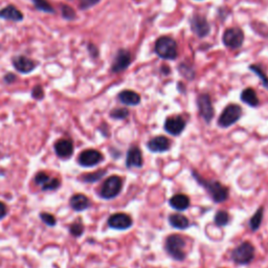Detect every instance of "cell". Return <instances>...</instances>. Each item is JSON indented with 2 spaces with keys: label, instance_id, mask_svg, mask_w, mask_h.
Instances as JSON below:
<instances>
[{
  "label": "cell",
  "instance_id": "6da1fadb",
  "mask_svg": "<svg viewBox=\"0 0 268 268\" xmlns=\"http://www.w3.org/2000/svg\"><path fill=\"white\" fill-rule=\"evenodd\" d=\"M193 176H194V178L201 187H203L205 190H207L209 195L215 202L220 203L229 198V195H230L229 189L225 186H223L222 184H220L219 181L208 180L206 178H203L201 175H199L196 172V171H193Z\"/></svg>",
  "mask_w": 268,
  "mask_h": 268
},
{
  "label": "cell",
  "instance_id": "7a4b0ae2",
  "mask_svg": "<svg viewBox=\"0 0 268 268\" xmlns=\"http://www.w3.org/2000/svg\"><path fill=\"white\" fill-rule=\"evenodd\" d=\"M187 241L180 235H171L166 240V251L171 258L176 261H184L186 259Z\"/></svg>",
  "mask_w": 268,
  "mask_h": 268
},
{
  "label": "cell",
  "instance_id": "3957f363",
  "mask_svg": "<svg viewBox=\"0 0 268 268\" xmlns=\"http://www.w3.org/2000/svg\"><path fill=\"white\" fill-rule=\"evenodd\" d=\"M156 55L165 60H175L178 56L177 44L174 39L168 36L160 37L155 42Z\"/></svg>",
  "mask_w": 268,
  "mask_h": 268
},
{
  "label": "cell",
  "instance_id": "277c9868",
  "mask_svg": "<svg viewBox=\"0 0 268 268\" xmlns=\"http://www.w3.org/2000/svg\"><path fill=\"white\" fill-rule=\"evenodd\" d=\"M231 258L236 264L239 265L250 264L255 259L254 245L249 241L241 243L235 250H233Z\"/></svg>",
  "mask_w": 268,
  "mask_h": 268
},
{
  "label": "cell",
  "instance_id": "5b68a950",
  "mask_svg": "<svg viewBox=\"0 0 268 268\" xmlns=\"http://www.w3.org/2000/svg\"><path fill=\"white\" fill-rule=\"evenodd\" d=\"M242 115V108L237 104H230L225 107L219 116L218 125L222 128H229L237 123Z\"/></svg>",
  "mask_w": 268,
  "mask_h": 268
},
{
  "label": "cell",
  "instance_id": "8992f818",
  "mask_svg": "<svg viewBox=\"0 0 268 268\" xmlns=\"http://www.w3.org/2000/svg\"><path fill=\"white\" fill-rule=\"evenodd\" d=\"M123 188V180L120 176H110L107 178L101 188L100 196L104 199H112L120 194Z\"/></svg>",
  "mask_w": 268,
  "mask_h": 268
},
{
  "label": "cell",
  "instance_id": "52a82bcc",
  "mask_svg": "<svg viewBox=\"0 0 268 268\" xmlns=\"http://www.w3.org/2000/svg\"><path fill=\"white\" fill-rule=\"evenodd\" d=\"M223 44L232 49H237L242 46L244 41V33L239 27H231L224 31L222 37Z\"/></svg>",
  "mask_w": 268,
  "mask_h": 268
},
{
  "label": "cell",
  "instance_id": "ba28073f",
  "mask_svg": "<svg viewBox=\"0 0 268 268\" xmlns=\"http://www.w3.org/2000/svg\"><path fill=\"white\" fill-rule=\"evenodd\" d=\"M38 62L30 59L24 55H18L14 56L12 58V65L15 68V70L21 74H28L33 72L37 66Z\"/></svg>",
  "mask_w": 268,
  "mask_h": 268
},
{
  "label": "cell",
  "instance_id": "9c48e42d",
  "mask_svg": "<svg viewBox=\"0 0 268 268\" xmlns=\"http://www.w3.org/2000/svg\"><path fill=\"white\" fill-rule=\"evenodd\" d=\"M132 62L131 52L127 49H119L111 64V71L119 73L126 70Z\"/></svg>",
  "mask_w": 268,
  "mask_h": 268
},
{
  "label": "cell",
  "instance_id": "30bf717a",
  "mask_svg": "<svg viewBox=\"0 0 268 268\" xmlns=\"http://www.w3.org/2000/svg\"><path fill=\"white\" fill-rule=\"evenodd\" d=\"M191 29L199 38H205L211 33V26L207 18L202 15H195L191 19Z\"/></svg>",
  "mask_w": 268,
  "mask_h": 268
},
{
  "label": "cell",
  "instance_id": "8fae6325",
  "mask_svg": "<svg viewBox=\"0 0 268 268\" xmlns=\"http://www.w3.org/2000/svg\"><path fill=\"white\" fill-rule=\"evenodd\" d=\"M104 156L98 150L94 149H88L83 151L78 158V162L80 166L85 168H90L99 165L101 162H103Z\"/></svg>",
  "mask_w": 268,
  "mask_h": 268
},
{
  "label": "cell",
  "instance_id": "7c38bea8",
  "mask_svg": "<svg viewBox=\"0 0 268 268\" xmlns=\"http://www.w3.org/2000/svg\"><path fill=\"white\" fill-rule=\"evenodd\" d=\"M197 105L201 117L206 121V123L210 124L214 117V108L210 95L207 93L200 94L197 99Z\"/></svg>",
  "mask_w": 268,
  "mask_h": 268
},
{
  "label": "cell",
  "instance_id": "4fadbf2b",
  "mask_svg": "<svg viewBox=\"0 0 268 268\" xmlns=\"http://www.w3.org/2000/svg\"><path fill=\"white\" fill-rule=\"evenodd\" d=\"M109 228L117 231H125L132 227V218L125 213H116L108 219Z\"/></svg>",
  "mask_w": 268,
  "mask_h": 268
},
{
  "label": "cell",
  "instance_id": "5bb4252c",
  "mask_svg": "<svg viewBox=\"0 0 268 268\" xmlns=\"http://www.w3.org/2000/svg\"><path fill=\"white\" fill-rule=\"evenodd\" d=\"M186 125H187V123L182 116H180V115L170 116L166 120L165 130L168 133H170L171 135L178 136L182 133V131L185 130Z\"/></svg>",
  "mask_w": 268,
  "mask_h": 268
},
{
  "label": "cell",
  "instance_id": "9a60e30c",
  "mask_svg": "<svg viewBox=\"0 0 268 268\" xmlns=\"http://www.w3.org/2000/svg\"><path fill=\"white\" fill-rule=\"evenodd\" d=\"M0 19L10 21V22H22L24 15L14 4H7L0 9Z\"/></svg>",
  "mask_w": 268,
  "mask_h": 268
},
{
  "label": "cell",
  "instance_id": "2e32d148",
  "mask_svg": "<svg viewBox=\"0 0 268 268\" xmlns=\"http://www.w3.org/2000/svg\"><path fill=\"white\" fill-rule=\"evenodd\" d=\"M35 182L37 185L41 186V188L43 191L57 190L61 185V182L58 178H51L45 172H39L35 176Z\"/></svg>",
  "mask_w": 268,
  "mask_h": 268
},
{
  "label": "cell",
  "instance_id": "e0dca14e",
  "mask_svg": "<svg viewBox=\"0 0 268 268\" xmlns=\"http://www.w3.org/2000/svg\"><path fill=\"white\" fill-rule=\"evenodd\" d=\"M147 147L151 152L163 153V152H167L168 150H170L171 143H170V139L168 137L159 135V136L153 137L152 139H150L147 144Z\"/></svg>",
  "mask_w": 268,
  "mask_h": 268
},
{
  "label": "cell",
  "instance_id": "ac0fdd59",
  "mask_svg": "<svg viewBox=\"0 0 268 268\" xmlns=\"http://www.w3.org/2000/svg\"><path fill=\"white\" fill-rule=\"evenodd\" d=\"M143 154L138 147H131L127 152L126 166L127 168H142L143 167Z\"/></svg>",
  "mask_w": 268,
  "mask_h": 268
},
{
  "label": "cell",
  "instance_id": "d6986e66",
  "mask_svg": "<svg viewBox=\"0 0 268 268\" xmlns=\"http://www.w3.org/2000/svg\"><path fill=\"white\" fill-rule=\"evenodd\" d=\"M55 152L60 158H69L73 153V144L68 138H63L55 144Z\"/></svg>",
  "mask_w": 268,
  "mask_h": 268
},
{
  "label": "cell",
  "instance_id": "ffe728a7",
  "mask_svg": "<svg viewBox=\"0 0 268 268\" xmlns=\"http://www.w3.org/2000/svg\"><path fill=\"white\" fill-rule=\"evenodd\" d=\"M120 102L127 106H136L141 103V95L133 90H123L117 95Z\"/></svg>",
  "mask_w": 268,
  "mask_h": 268
},
{
  "label": "cell",
  "instance_id": "44dd1931",
  "mask_svg": "<svg viewBox=\"0 0 268 268\" xmlns=\"http://www.w3.org/2000/svg\"><path fill=\"white\" fill-rule=\"evenodd\" d=\"M169 205L177 211H185L190 207V198L185 194H176L171 197Z\"/></svg>",
  "mask_w": 268,
  "mask_h": 268
},
{
  "label": "cell",
  "instance_id": "7402d4cb",
  "mask_svg": "<svg viewBox=\"0 0 268 268\" xmlns=\"http://www.w3.org/2000/svg\"><path fill=\"white\" fill-rule=\"evenodd\" d=\"M90 206V201L83 194H76L70 198V207L77 212H82L84 210H87Z\"/></svg>",
  "mask_w": 268,
  "mask_h": 268
},
{
  "label": "cell",
  "instance_id": "603a6c76",
  "mask_svg": "<svg viewBox=\"0 0 268 268\" xmlns=\"http://www.w3.org/2000/svg\"><path fill=\"white\" fill-rule=\"evenodd\" d=\"M169 222L174 229L186 230L190 227L189 219L181 214H172L169 216Z\"/></svg>",
  "mask_w": 268,
  "mask_h": 268
},
{
  "label": "cell",
  "instance_id": "cb8c5ba5",
  "mask_svg": "<svg viewBox=\"0 0 268 268\" xmlns=\"http://www.w3.org/2000/svg\"><path fill=\"white\" fill-rule=\"evenodd\" d=\"M241 101L251 107L259 106V99L256 91L253 88H246L241 93Z\"/></svg>",
  "mask_w": 268,
  "mask_h": 268
},
{
  "label": "cell",
  "instance_id": "d4e9b609",
  "mask_svg": "<svg viewBox=\"0 0 268 268\" xmlns=\"http://www.w3.org/2000/svg\"><path fill=\"white\" fill-rule=\"evenodd\" d=\"M35 8L39 12L46 14H56V9L47 0H31Z\"/></svg>",
  "mask_w": 268,
  "mask_h": 268
},
{
  "label": "cell",
  "instance_id": "484cf974",
  "mask_svg": "<svg viewBox=\"0 0 268 268\" xmlns=\"http://www.w3.org/2000/svg\"><path fill=\"white\" fill-rule=\"evenodd\" d=\"M263 214H264V208L260 207L254 214V216L252 217L251 222H250V227L254 232H256L260 228V225L262 223V219H263Z\"/></svg>",
  "mask_w": 268,
  "mask_h": 268
},
{
  "label": "cell",
  "instance_id": "4316f807",
  "mask_svg": "<svg viewBox=\"0 0 268 268\" xmlns=\"http://www.w3.org/2000/svg\"><path fill=\"white\" fill-rule=\"evenodd\" d=\"M61 15L63 19H65L67 21H73L77 19V13L70 5L68 4H61Z\"/></svg>",
  "mask_w": 268,
  "mask_h": 268
},
{
  "label": "cell",
  "instance_id": "83f0119b",
  "mask_svg": "<svg viewBox=\"0 0 268 268\" xmlns=\"http://www.w3.org/2000/svg\"><path fill=\"white\" fill-rule=\"evenodd\" d=\"M106 174L105 170H101V171H96L94 173H90V174H85L83 176H81V179L85 182H95L101 180Z\"/></svg>",
  "mask_w": 268,
  "mask_h": 268
},
{
  "label": "cell",
  "instance_id": "f1b7e54d",
  "mask_svg": "<svg viewBox=\"0 0 268 268\" xmlns=\"http://www.w3.org/2000/svg\"><path fill=\"white\" fill-rule=\"evenodd\" d=\"M250 69L260 78V80L262 81L263 86L266 89H268V78L266 76V73L262 70V68L259 65H255V64H253V65L250 66Z\"/></svg>",
  "mask_w": 268,
  "mask_h": 268
},
{
  "label": "cell",
  "instance_id": "f546056e",
  "mask_svg": "<svg viewBox=\"0 0 268 268\" xmlns=\"http://www.w3.org/2000/svg\"><path fill=\"white\" fill-rule=\"evenodd\" d=\"M230 216L225 211H218L215 216V223L218 227H224V225L229 224Z\"/></svg>",
  "mask_w": 268,
  "mask_h": 268
},
{
  "label": "cell",
  "instance_id": "4dcf8cb0",
  "mask_svg": "<svg viewBox=\"0 0 268 268\" xmlns=\"http://www.w3.org/2000/svg\"><path fill=\"white\" fill-rule=\"evenodd\" d=\"M69 232L74 237H81L84 233V225L81 222L74 221L69 227Z\"/></svg>",
  "mask_w": 268,
  "mask_h": 268
},
{
  "label": "cell",
  "instance_id": "1f68e13d",
  "mask_svg": "<svg viewBox=\"0 0 268 268\" xmlns=\"http://www.w3.org/2000/svg\"><path fill=\"white\" fill-rule=\"evenodd\" d=\"M129 115V111L126 108H115L110 112V116L114 120H125Z\"/></svg>",
  "mask_w": 268,
  "mask_h": 268
},
{
  "label": "cell",
  "instance_id": "d6a6232c",
  "mask_svg": "<svg viewBox=\"0 0 268 268\" xmlns=\"http://www.w3.org/2000/svg\"><path fill=\"white\" fill-rule=\"evenodd\" d=\"M30 95L34 100L41 101V100L44 99L45 92H44V89H43V87L41 86V85H36V86H34L33 89H31Z\"/></svg>",
  "mask_w": 268,
  "mask_h": 268
},
{
  "label": "cell",
  "instance_id": "836d02e7",
  "mask_svg": "<svg viewBox=\"0 0 268 268\" xmlns=\"http://www.w3.org/2000/svg\"><path fill=\"white\" fill-rule=\"evenodd\" d=\"M179 72L184 76L185 78H187L188 80H193L195 78V71L193 70L190 66L186 65V64H181L179 65Z\"/></svg>",
  "mask_w": 268,
  "mask_h": 268
},
{
  "label": "cell",
  "instance_id": "e575fe53",
  "mask_svg": "<svg viewBox=\"0 0 268 268\" xmlns=\"http://www.w3.org/2000/svg\"><path fill=\"white\" fill-rule=\"evenodd\" d=\"M40 218L46 225H48V227H55L57 224L56 217L49 213H40Z\"/></svg>",
  "mask_w": 268,
  "mask_h": 268
},
{
  "label": "cell",
  "instance_id": "d590c367",
  "mask_svg": "<svg viewBox=\"0 0 268 268\" xmlns=\"http://www.w3.org/2000/svg\"><path fill=\"white\" fill-rule=\"evenodd\" d=\"M101 0H80L79 2V8L82 10L89 9L90 7L98 4Z\"/></svg>",
  "mask_w": 268,
  "mask_h": 268
},
{
  "label": "cell",
  "instance_id": "8d00e7d4",
  "mask_svg": "<svg viewBox=\"0 0 268 268\" xmlns=\"http://www.w3.org/2000/svg\"><path fill=\"white\" fill-rule=\"evenodd\" d=\"M87 50H88L89 56H90L92 59H96V58L99 57V55H100L99 48L96 47V45H94L93 43H88V45H87Z\"/></svg>",
  "mask_w": 268,
  "mask_h": 268
},
{
  "label": "cell",
  "instance_id": "74e56055",
  "mask_svg": "<svg viewBox=\"0 0 268 268\" xmlns=\"http://www.w3.org/2000/svg\"><path fill=\"white\" fill-rule=\"evenodd\" d=\"M16 80H17V76L13 72H7V73L4 74V77H3V82L5 84H7V85L15 83Z\"/></svg>",
  "mask_w": 268,
  "mask_h": 268
},
{
  "label": "cell",
  "instance_id": "f35d334b",
  "mask_svg": "<svg viewBox=\"0 0 268 268\" xmlns=\"http://www.w3.org/2000/svg\"><path fill=\"white\" fill-rule=\"evenodd\" d=\"M7 215V208L3 202L0 201V220L3 219Z\"/></svg>",
  "mask_w": 268,
  "mask_h": 268
},
{
  "label": "cell",
  "instance_id": "ab89813d",
  "mask_svg": "<svg viewBox=\"0 0 268 268\" xmlns=\"http://www.w3.org/2000/svg\"><path fill=\"white\" fill-rule=\"evenodd\" d=\"M163 68H162V70H163V72L165 73V74H168L169 72H170V70H169V68H167L168 66H162Z\"/></svg>",
  "mask_w": 268,
  "mask_h": 268
},
{
  "label": "cell",
  "instance_id": "60d3db41",
  "mask_svg": "<svg viewBox=\"0 0 268 268\" xmlns=\"http://www.w3.org/2000/svg\"><path fill=\"white\" fill-rule=\"evenodd\" d=\"M0 48H1V44H0Z\"/></svg>",
  "mask_w": 268,
  "mask_h": 268
},
{
  "label": "cell",
  "instance_id": "b9f144b4",
  "mask_svg": "<svg viewBox=\"0 0 268 268\" xmlns=\"http://www.w3.org/2000/svg\"><path fill=\"white\" fill-rule=\"evenodd\" d=\"M69 1H72V0H69Z\"/></svg>",
  "mask_w": 268,
  "mask_h": 268
}]
</instances>
